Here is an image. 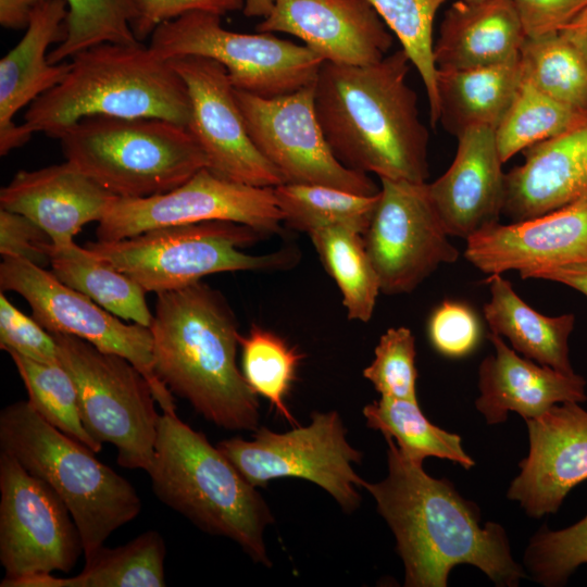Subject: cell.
<instances>
[{
  "instance_id": "obj_9",
  "label": "cell",
  "mask_w": 587,
  "mask_h": 587,
  "mask_svg": "<svg viewBox=\"0 0 587 587\" xmlns=\"http://www.w3.org/2000/svg\"><path fill=\"white\" fill-rule=\"evenodd\" d=\"M51 334L61 364L76 385L82 421L89 435L101 446L113 445L121 466L147 472L161 419L147 378L118 354L72 335Z\"/></svg>"
},
{
  "instance_id": "obj_1",
  "label": "cell",
  "mask_w": 587,
  "mask_h": 587,
  "mask_svg": "<svg viewBox=\"0 0 587 587\" xmlns=\"http://www.w3.org/2000/svg\"><path fill=\"white\" fill-rule=\"evenodd\" d=\"M385 439L388 474L378 483L364 480L363 488L395 535L404 585L446 587L454 566L470 564L498 586H517L526 572L513 559L504 528L480 525L477 505L452 483L429 476L423 463L405 458L391 437Z\"/></svg>"
},
{
  "instance_id": "obj_48",
  "label": "cell",
  "mask_w": 587,
  "mask_h": 587,
  "mask_svg": "<svg viewBox=\"0 0 587 587\" xmlns=\"http://www.w3.org/2000/svg\"><path fill=\"white\" fill-rule=\"evenodd\" d=\"M45 0H0V24L7 29H26L33 12Z\"/></svg>"
},
{
  "instance_id": "obj_6",
  "label": "cell",
  "mask_w": 587,
  "mask_h": 587,
  "mask_svg": "<svg viewBox=\"0 0 587 587\" xmlns=\"http://www.w3.org/2000/svg\"><path fill=\"white\" fill-rule=\"evenodd\" d=\"M0 448L63 500L80 534L85 561L141 510V500L127 479L87 446L45 421L28 400L1 410Z\"/></svg>"
},
{
  "instance_id": "obj_17",
  "label": "cell",
  "mask_w": 587,
  "mask_h": 587,
  "mask_svg": "<svg viewBox=\"0 0 587 587\" xmlns=\"http://www.w3.org/2000/svg\"><path fill=\"white\" fill-rule=\"evenodd\" d=\"M168 62L186 84L191 109L187 128L204 152L207 167L252 186L284 184L280 173L253 145L225 66L202 55H182Z\"/></svg>"
},
{
  "instance_id": "obj_26",
  "label": "cell",
  "mask_w": 587,
  "mask_h": 587,
  "mask_svg": "<svg viewBox=\"0 0 587 587\" xmlns=\"http://www.w3.org/2000/svg\"><path fill=\"white\" fill-rule=\"evenodd\" d=\"M525 38L512 0H459L440 24L433 49L435 65L454 71L513 62Z\"/></svg>"
},
{
  "instance_id": "obj_19",
  "label": "cell",
  "mask_w": 587,
  "mask_h": 587,
  "mask_svg": "<svg viewBox=\"0 0 587 587\" xmlns=\"http://www.w3.org/2000/svg\"><path fill=\"white\" fill-rule=\"evenodd\" d=\"M464 257L488 275L587 262V193L551 212L479 230L466 239Z\"/></svg>"
},
{
  "instance_id": "obj_41",
  "label": "cell",
  "mask_w": 587,
  "mask_h": 587,
  "mask_svg": "<svg viewBox=\"0 0 587 587\" xmlns=\"http://www.w3.org/2000/svg\"><path fill=\"white\" fill-rule=\"evenodd\" d=\"M415 338L408 327L388 328L379 338L373 362L363 370L380 397L417 401Z\"/></svg>"
},
{
  "instance_id": "obj_35",
  "label": "cell",
  "mask_w": 587,
  "mask_h": 587,
  "mask_svg": "<svg viewBox=\"0 0 587 587\" xmlns=\"http://www.w3.org/2000/svg\"><path fill=\"white\" fill-rule=\"evenodd\" d=\"M587 122V112L559 102L526 82L495 129L497 148L504 163L540 141L566 133Z\"/></svg>"
},
{
  "instance_id": "obj_28",
  "label": "cell",
  "mask_w": 587,
  "mask_h": 587,
  "mask_svg": "<svg viewBox=\"0 0 587 587\" xmlns=\"http://www.w3.org/2000/svg\"><path fill=\"white\" fill-rule=\"evenodd\" d=\"M521 82L519 60L467 70H437L439 122L454 136L472 127L496 129Z\"/></svg>"
},
{
  "instance_id": "obj_37",
  "label": "cell",
  "mask_w": 587,
  "mask_h": 587,
  "mask_svg": "<svg viewBox=\"0 0 587 587\" xmlns=\"http://www.w3.org/2000/svg\"><path fill=\"white\" fill-rule=\"evenodd\" d=\"M242 374L255 395L267 399L276 414L290 424L296 420L286 398L303 354L273 332L252 325L238 337Z\"/></svg>"
},
{
  "instance_id": "obj_5",
  "label": "cell",
  "mask_w": 587,
  "mask_h": 587,
  "mask_svg": "<svg viewBox=\"0 0 587 587\" xmlns=\"http://www.w3.org/2000/svg\"><path fill=\"white\" fill-rule=\"evenodd\" d=\"M157 498L203 532L237 542L257 563L271 565L264 544L271 511L254 486L200 432L162 413L147 471Z\"/></svg>"
},
{
  "instance_id": "obj_32",
  "label": "cell",
  "mask_w": 587,
  "mask_h": 587,
  "mask_svg": "<svg viewBox=\"0 0 587 587\" xmlns=\"http://www.w3.org/2000/svg\"><path fill=\"white\" fill-rule=\"evenodd\" d=\"M362 413L369 427L391 437L400 452L414 462L436 457L465 470L475 464L464 451L461 437L430 423L417 401L380 397L365 405Z\"/></svg>"
},
{
  "instance_id": "obj_20",
  "label": "cell",
  "mask_w": 587,
  "mask_h": 587,
  "mask_svg": "<svg viewBox=\"0 0 587 587\" xmlns=\"http://www.w3.org/2000/svg\"><path fill=\"white\" fill-rule=\"evenodd\" d=\"M255 28L296 36L324 61L337 64H374L392 46L387 25L367 0H274Z\"/></svg>"
},
{
  "instance_id": "obj_22",
  "label": "cell",
  "mask_w": 587,
  "mask_h": 587,
  "mask_svg": "<svg viewBox=\"0 0 587 587\" xmlns=\"http://www.w3.org/2000/svg\"><path fill=\"white\" fill-rule=\"evenodd\" d=\"M116 198L72 163L20 171L0 190L2 209L25 215L52 245L74 242L90 222H99Z\"/></svg>"
},
{
  "instance_id": "obj_45",
  "label": "cell",
  "mask_w": 587,
  "mask_h": 587,
  "mask_svg": "<svg viewBox=\"0 0 587 587\" xmlns=\"http://www.w3.org/2000/svg\"><path fill=\"white\" fill-rule=\"evenodd\" d=\"M51 240L32 220L0 208V253L2 257L25 258L40 266L49 264L47 254Z\"/></svg>"
},
{
  "instance_id": "obj_21",
  "label": "cell",
  "mask_w": 587,
  "mask_h": 587,
  "mask_svg": "<svg viewBox=\"0 0 587 587\" xmlns=\"http://www.w3.org/2000/svg\"><path fill=\"white\" fill-rule=\"evenodd\" d=\"M457 138L453 162L427 187L448 235L467 239L499 222L505 174L494 128L472 127Z\"/></svg>"
},
{
  "instance_id": "obj_10",
  "label": "cell",
  "mask_w": 587,
  "mask_h": 587,
  "mask_svg": "<svg viewBox=\"0 0 587 587\" xmlns=\"http://www.w3.org/2000/svg\"><path fill=\"white\" fill-rule=\"evenodd\" d=\"M150 49L161 59L202 55L225 66L234 88L263 98L295 92L315 83L324 60L307 46L271 33L225 29L221 16L192 11L160 24Z\"/></svg>"
},
{
  "instance_id": "obj_7",
  "label": "cell",
  "mask_w": 587,
  "mask_h": 587,
  "mask_svg": "<svg viewBox=\"0 0 587 587\" xmlns=\"http://www.w3.org/2000/svg\"><path fill=\"white\" fill-rule=\"evenodd\" d=\"M58 139L65 161L118 198L171 191L208 166L189 129L163 118L91 115Z\"/></svg>"
},
{
  "instance_id": "obj_39",
  "label": "cell",
  "mask_w": 587,
  "mask_h": 587,
  "mask_svg": "<svg viewBox=\"0 0 587 587\" xmlns=\"http://www.w3.org/2000/svg\"><path fill=\"white\" fill-rule=\"evenodd\" d=\"M68 14L65 38L49 51L52 64L103 42H139L132 29L136 0H65Z\"/></svg>"
},
{
  "instance_id": "obj_38",
  "label": "cell",
  "mask_w": 587,
  "mask_h": 587,
  "mask_svg": "<svg viewBox=\"0 0 587 587\" xmlns=\"http://www.w3.org/2000/svg\"><path fill=\"white\" fill-rule=\"evenodd\" d=\"M395 33L423 80L434 127L439 122L437 67L434 61L433 23L448 0H367Z\"/></svg>"
},
{
  "instance_id": "obj_25",
  "label": "cell",
  "mask_w": 587,
  "mask_h": 587,
  "mask_svg": "<svg viewBox=\"0 0 587 587\" xmlns=\"http://www.w3.org/2000/svg\"><path fill=\"white\" fill-rule=\"evenodd\" d=\"M524 163L505 173L502 214L519 222L572 203L587 193V122L524 150Z\"/></svg>"
},
{
  "instance_id": "obj_14",
  "label": "cell",
  "mask_w": 587,
  "mask_h": 587,
  "mask_svg": "<svg viewBox=\"0 0 587 587\" xmlns=\"http://www.w3.org/2000/svg\"><path fill=\"white\" fill-rule=\"evenodd\" d=\"M209 221L243 224L263 235L276 233L284 223L274 187L234 182L203 167L171 191L116 197L98 222L96 236L114 241L154 228Z\"/></svg>"
},
{
  "instance_id": "obj_34",
  "label": "cell",
  "mask_w": 587,
  "mask_h": 587,
  "mask_svg": "<svg viewBox=\"0 0 587 587\" xmlns=\"http://www.w3.org/2000/svg\"><path fill=\"white\" fill-rule=\"evenodd\" d=\"M519 63L523 82L587 112V61L561 33L526 37Z\"/></svg>"
},
{
  "instance_id": "obj_15",
  "label": "cell",
  "mask_w": 587,
  "mask_h": 587,
  "mask_svg": "<svg viewBox=\"0 0 587 587\" xmlns=\"http://www.w3.org/2000/svg\"><path fill=\"white\" fill-rule=\"evenodd\" d=\"M248 134L284 183L321 185L361 196L380 190L367 174L344 166L333 154L314 111V84L263 98L235 88Z\"/></svg>"
},
{
  "instance_id": "obj_24",
  "label": "cell",
  "mask_w": 587,
  "mask_h": 587,
  "mask_svg": "<svg viewBox=\"0 0 587 587\" xmlns=\"http://www.w3.org/2000/svg\"><path fill=\"white\" fill-rule=\"evenodd\" d=\"M494 353L478 369L477 411L489 425L503 423L509 412L534 419L558 403L587 400L586 380L521 357L500 337L489 334Z\"/></svg>"
},
{
  "instance_id": "obj_18",
  "label": "cell",
  "mask_w": 587,
  "mask_h": 587,
  "mask_svg": "<svg viewBox=\"0 0 587 587\" xmlns=\"http://www.w3.org/2000/svg\"><path fill=\"white\" fill-rule=\"evenodd\" d=\"M525 421L529 450L507 496L527 515L541 517L555 513L587 479V411L578 402H564Z\"/></svg>"
},
{
  "instance_id": "obj_47",
  "label": "cell",
  "mask_w": 587,
  "mask_h": 587,
  "mask_svg": "<svg viewBox=\"0 0 587 587\" xmlns=\"http://www.w3.org/2000/svg\"><path fill=\"white\" fill-rule=\"evenodd\" d=\"M522 278H536L569 286L587 297V262L569 263L533 270L521 275Z\"/></svg>"
},
{
  "instance_id": "obj_27",
  "label": "cell",
  "mask_w": 587,
  "mask_h": 587,
  "mask_svg": "<svg viewBox=\"0 0 587 587\" xmlns=\"http://www.w3.org/2000/svg\"><path fill=\"white\" fill-rule=\"evenodd\" d=\"M490 299L484 315L491 333L504 337L523 357L563 373H574L569 338L575 316L571 313L547 316L517 296L501 274L489 275Z\"/></svg>"
},
{
  "instance_id": "obj_30",
  "label": "cell",
  "mask_w": 587,
  "mask_h": 587,
  "mask_svg": "<svg viewBox=\"0 0 587 587\" xmlns=\"http://www.w3.org/2000/svg\"><path fill=\"white\" fill-rule=\"evenodd\" d=\"M51 272L63 284L86 295L124 321L149 327L145 289L133 278L75 242L48 247Z\"/></svg>"
},
{
  "instance_id": "obj_36",
  "label": "cell",
  "mask_w": 587,
  "mask_h": 587,
  "mask_svg": "<svg viewBox=\"0 0 587 587\" xmlns=\"http://www.w3.org/2000/svg\"><path fill=\"white\" fill-rule=\"evenodd\" d=\"M34 410L49 424L87 446L95 453L102 450L85 428L76 385L62 364H48L9 351Z\"/></svg>"
},
{
  "instance_id": "obj_31",
  "label": "cell",
  "mask_w": 587,
  "mask_h": 587,
  "mask_svg": "<svg viewBox=\"0 0 587 587\" xmlns=\"http://www.w3.org/2000/svg\"><path fill=\"white\" fill-rule=\"evenodd\" d=\"M309 236L325 270L340 289L348 319L369 322L380 286L363 236L345 226L320 228Z\"/></svg>"
},
{
  "instance_id": "obj_23",
  "label": "cell",
  "mask_w": 587,
  "mask_h": 587,
  "mask_svg": "<svg viewBox=\"0 0 587 587\" xmlns=\"http://www.w3.org/2000/svg\"><path fill=\"white\" fill-rule=\"evenodd\" d=\"M68 7L65 0H45L33 12L22 39L0 61V154L26 143L33 136L14 122L25 105L55 87L70 71V62L52 64L48 49L65 38Z\"/></svg>"
},
{
  "instance_id": "obj_42",
  "label": "cell",
  "mask_w": 587,
  "mask_h": 587,
  "mask_svg": "<svg viewBox=\"0 0 587 587\" xmlns=\"http://www.w3.org/2000/svg\"><path fill=\"white\" fill-rule=\"evenodd\" d=\"M0 348L32 360L61 364L58 344L51 333L0 295Z\"/></svg>"
},
{
  "instance_id": "obj_44",
  "label": "cell",
  "mask_w": 587,
  "mask_h": 587,
  "mask_svg": "<svg viewBox=\"0 0 587 587\" xmlns=\"http://www.w3.org/2000/svg\"><path fill=\"white\" fill-rule=\"evenodd\" d=\"M245 0H136V14L132 23L138 41L152 35L162 23L188 12L204 11L217 15L243 10Z\"/></svg>"
},
{
  "instance_id": "obj_11",
  "label": "cell",
  "mask_w": 587,
  "mask_h": 587,
  "mask_svg": "<svg viewBox=\"0 0 587 587\" xmlns=\"http://www.w3.org/2000/svg\"><path fill=\"white\" fill-rule=\"evenodd\" d=\"M347 432L336 411L314 413L307 426L275 433L266 427L254 430L252 440L233 437L216 447L254 487L272 479L301 478L327 491L347 512L361 502L362 479L354 471L362 454L350 446Z\"/></svg>"
},
{
  "instance_id": "obj_40",
  "label": "cell",
  "mask_w": 587,
  "mask_h": 587,
  "mask_svg": "<svg viewBox=\"0 0 587 587\" xmlns=\"http://www.w3.org/2000/svg\"><path fill=\"white\" fill-rule=\"evenodd\" d=\"M586 563L587 515L563 529H539L524 555V565L533 579L547 587L566 584L575 570Z\"/></svg>"
},
{
  "instance_id": "obj_43",
  "label": "cell",
  "mask_w": 587,
  "mask_h": 587,
  "mask_svg": "<svg viewBox=\"0 0 587 587\" xmlns=\"http://www.w3.org/2000/svg\"><path fill=\"white\" fill-rule=\"evenodd\" d=\"M428 336L439 353L461 358L476 348L480 339V324L470 305L446 300L429 317Z\"/></svg>"
},
{
  "instance_id": "obj_49",
  "label": "cell",
  "mask_w": 587,
  "mask_h": 587,
  "mask_svg": "<svg viewBox=\"0 0 587 587\" xmlns=\"http://www.w3.org/2000/svg\"><path fill=\"white\" fill-rule=\"evenodd\" d=\"M587 61V5L560 32Z\"/></svg>"
},
{
  "instance_id": "obj_12",
  "label": "cell",
  "mask_w": 587,
  "mask_h": 587,
  "mask_svg": "<svg viewBox=\"0 0 587 587\" xmlns=\"http://www.w3.org/2000/svg\"><path fill=\"white\" fill-rule=\"evenodd\" d=\"M1 291L22 296L33 317L49 333L72 335L101 351L127 359L147 378L162 413L176 414L173 394L154 372L149 327L126 324L51 272L21 257H2Z\"/></svg>"
},
{
  "instance_id": "obj_16",
  "label": "cell",
  "mask_w": 587,
  "mask_h": 587,
  "mask_svg": "<svg viewBox=\"0 0 587 587\" xmlns=\"http://www.w3.org/2000/svg\"><path fill=\"white\" fill-rule=\"evenodd\" d=\"M378 202L363 235L380 292L413 291L459 251L432 202L427 183L382 178Z\"/></svg>"
},
{
  "instance_id": "obj_50",
  "label": "cell",
  "mask_w": 587,
  "mask_h": 587,
  "mask_svg": "<svg viewBox=\"0 0 587 587\" xmlns=\"http://www.w3.org/2000/svg\"><path fill=\"white\" fill-rule=\"evenodd\" d=\"M274 4V0H245L243 14L248 17L266 16Z\"/></svg>"
},
{
  "instance_id": "obj_29",
  "label": "cell",
  "mask_w": 587,
  "mask_h": 587,
  "mask_svg": "<svg viewBox=\"0 0 587 587\" xmlns=\"http://www.w3.org/2000/svg\"><path fill=\"white\" fill-rule=\"evenodd\" d=\"M164 560V540L150 529L123 546H103L75 576L34 575L5 587H163Z\"/></svg>"
},
{
  "instance_id": "obj_4",
  "label": "cell",
  "mask_w": 587,
  "mask_h": 587,
  "mask_svg": "<svg viewBox=\"0 0 587 587\" xmlns=\"http://www.w3.org/2000/svg\"><path fill=\"white\" fill-rule=\"evenodd\" d=\"M61 83L34 100L24 126L49 137L91 115L155 117L188 127L191 109L185 82L149 46L103 42L70 61Z\"/></svg>"
},
{
  "instance_id": "obj_46",
  "label": "cell",
  "mask_w": 587,
  "mask_h": 587,
  "mask_svg": "<svg viewBox=\"0 0 587 587\" xmlns=\"http://www.w3.org/2000/svg\"><path fill=\"white\" fill-rule=\"evenodd\" d=\"M526 37L560 33L587 5V0H512Z\"/></svg>"
},
{
  "instance_id": "obj_13",
  "label": "cell",
  "mask_w": 587,
  "mask_h": 587,
  "mask_svg": "<svg viewBox=\"0 0 587 587\" xmlns=\"http://www.w3.org/2000/svg\"><path fill=\"white\" fill-rule=\"evenodd\" d=\"M84 554L63 500L15 458L0 452V587L54 571L68 573Z\"/></svg>"
},
{
  "instance_id": "obj_51",
  "label": "cell",
  "mask_w": 587,
  "mask_h": 587,
  "mask_svg": "<svg viewBox=\"0 0 587 587\" xmlns=\"http://www.w3.org/2000/svg\"><path fill=\"white\" fill-rule=\"evenodd\" d=\"M465 1H469V2H480V1H485V0H465Z\"/></svg>"
},
{
  "instance_id": "obj_3",
  "label": "cell",
  "mask_w": 587,
  "mask_h": 587,
  "mask_svg": "<svg viewBox=\"0 0 587 587\" xmlns=\"http://www.w3.org/2000/svg\"><path fill=\"white\" fill-rule=\"evenodd\" d=\"M157 296L149 326L157 376L216 426L257 430L258 395L237 366V322L222 294L197 282Z\"/></svg>"
},
{
  "instance_id": "obj_33",
  "label": "cell",
  "mask_w": 587,
  "mask_h": 587,
  "mask_svg": "<svg viewBox=\"0 0 587 587\" xmlns=\"http://www.w3.org/2000/svg\"><path fill=\"white\" fill-rule=\"evenodd\" d=\"M283 221L290 228L311 234L345 226L362 236L369 228L379 192L361 196L321 185L280 184L274 187Z\"/></svg>"
},
{
  "instance_id": "obj_2",
  "label": "cell",
  "mask_w": 587,
  "mask_h": 587,
  "mask_svg": "<svg viewBox=\"0 0 587 587\" xmlns=\"http://www.w3.org/2000/svg\"><path fill=\"white\" fill-rule=\"evenodd\" d=\"M403 49L367 65L324 61L314 83V111L335 158L379 179L426 183L428 132L407 84Z\"/></svg>"
},
{
  "instance_id": "obj_8",
  "label": "cell",
  "mask_w": 587,
  "mask_h": 587,
  "mask_svg": "<svg viewBox=\"0 0 587 587\" xmlns=\"http://www.w3.org/2000/svg\"><path fill=\"white\" fill-rule=\"evenodd\" d=\"M264 236L227 221H209L150 229L114 241H88L89 251L123 272L146 292L176 290L221 272L262 271L285 266L284 251L253 255L239 250Z\"/></svg>"
}]
</instances>
